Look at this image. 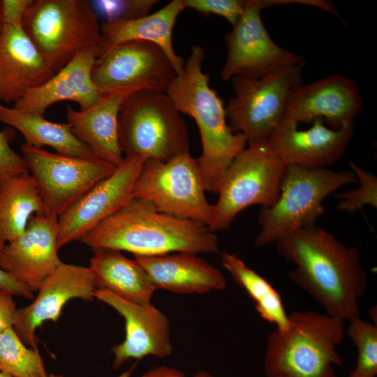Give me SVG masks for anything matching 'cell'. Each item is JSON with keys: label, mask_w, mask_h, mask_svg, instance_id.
<instances>
[{"label": "cell", "mask_w": 377, "mask_h": 377, "mask_svg": "<svg viewBox=\"0 0 377 377\" xmlns=\"http://www.w3.org/2000/svg\"><path fill=\"white\" fill-rule=\"evenodd\" d=\"M6 244L0 239V256Z\"/></svg>", "instance_id": "obj_42"}, {"label": "cell", "mask_w": 377, "mask_h": 377, "mask_svg": "<svg viewBox=\"0 0 377 377\" xmlns=\"http://www.w3.org/2000/svg\"><path fill=\"white\" fill-rule=\"evenodd\" d=\"M3 29V22L2 13H1V0H0V40L1 38Z\"/></svg>", "instance_id": "obj_39"}, {"label": "cell", "mask_w": 377, "mask_h": 377, "mask_svg": "<svg viewBox=\"0 0 377 377\" xmlns=\"http://www.w3.org/2000/svg\"><path fill=\"white\" fill-rule=\"evenodd\" d=\"M0 288L7 290L15 296L29 300L34 299L33 291L1 269H0Z\"/></svg>", "instance_id": "obj_38"}, {"label": "cell", "mask_w": 377, "mask_h": 377, "mask_svg": "<svg viewBox=\"0 0 377 377\" xmlns=\"http://www.w3.org/2000/svg\"><path fill=\"white\" fill-rule=\"evenodd\" d=\"M21 150L42 197L45 213L58 217L117 168L97 156L83 158L53 153L26 143Z\"/></svg>", "instance_id": "obj_11"}, {"label": "cell", "mask_w": 377, "mask_h": 377, "mask_svg": "<svg viewBox=\"0 0 377 377\" xmlns=\"http://www.w3.org/2000/svg\"><path fill=\"white\" fill-rule=\"evenodd\" d=\"M197 158L190 152L167 161H146L133 196L150 202L158 212L207 225L212 221L213 205L205 197Z\"/></svg>", "instance_id": "obj_9"}, {"label": "cell", "mask_w": 377, "mask_h": 377, "mask_svg": "<svg viewBox=\"0 0 377 377\" xmlns=\"http://www.w3.org/2000/svg\"><path fill=\"white\" fill-rule=\"evenodd\" d=\"M0 371L13 377H47L37 349L28 347L13 327L0 331Z\"/></svg>", "instance_id": "obj_29"}, {"label": "cell", "mask_w": 377, "mask_h": 377, "mask_svg": "<svg viewBox=\"0 0 377 377\" xmlns=\"http://www.w3.org/2000/svg\"><path fill=\"white\" fill-rule=\"evenodd\" d=\"M22 27L55 73L78 52L98 49L101 42L97 15L86 0H31Z\"/></svg>", "instance_id": "obj_7"}, {"label": "cell", "mask_w": 377, "mask_h": 377, "mask_svg": "<svg viewBox=\"0 0 377 377\" xmlns=\"http://www.w3.org/2000/svg\"><path fill=\"white\" fill-rule=\"evenodd\" d=\"M133 256L147 272L156 290L177 294H201L221 290L227 286L222 272L198 254L178 252Z\"/></svg>", "instance_id": "obj_22"}, {"label": "cell", "mask_w": 377, "mask_h": 377, "mask_svg": "<svg viewBox=\"0 0 377 377\" xmlns=\"http://www.w3.org/2000/svg\"><path fill=\"white\" fill-rule=\"evenodd\" d=\"M349 167L355 175L360 186L357 188L336 195L341 200L337 209L341 212L354 213L357 211L363 212L364 207L367 205L376 208L377 177L354 162L350 161Z\"/></svg>", "instance_id": "obj_31"}, {"label": "cell", "mask_w": 377, "mask_h": 377, "mask_svg": "<svg viewBox=\"0 0 377 377\" xmlns=\"http://www.w3.org/2000/svg\"><path fill=\"white\" fill-rule=\"evenodd\" d=\"M176 75L164 51L144 40L110 47L96 58L91 68L92 81L103 95L141 90L165 93Z\"/></svg>", "instance_id": "obj_13"}, {"label": "cell", "mask_w": 377, "mask_h": 377, "mask_svg": "<svg viewBox=\"0 0 377 377\" xmlns=\"http://www.w3.org/2000/svg\"><path fill=\"white\" fill-rule=\"evenodd\" d=\"M205 57L202 47L193 46L184 72L175 76L165 93L180 113L195 121L202 147L198 162L204 187L217 193L226 170L247 141L230 128L223 102L202 71Z\"/></svg>", "instance_id": "obj_3"}, {"label": "cell", "mask_w": 377, "mask_h": 377, "mask_svg": "<svg viewBox=\"0 0 377 377\" xmlns=\"http://www.w3.org/2000/svg\"><path fill=\"white\" fill-rule=\"evenodd\" d=\"M55 73L22 24H3L0 40V101L15 103Z\"/></svg>", "instance_id": "obj_20"}, {"label": "cell", "mask_w": 377, "mask_h": 377, "mask_svg": "<svg viewBox=\"0 0 377 377\" xmlns=\"http://www.w3.org/2000/svg\"><path fill=\"white\" fill-rule=\"evenodd\" d=\"M118 122L124 157L167 161L189 152L186 124L165 92L141 90L128 95Z\"/></svg>", "instance_id": "obj_5"}, {"label": "cell", "mask_w": 377, "mask_h": 377, "mask_svg": "<svg viewBox=\"0 0 377 377\" xmlns=\"http://www.w3.org/2000/svg\"><path fill=\"white\" fill-rule=\"evenodd\" d=\"M362 109L357 84L349 77L334 74L294 87L283 117L299 124L319 119L333 129H340L353 124Z\"/></svg>", "instance_id": "obj_16"}, {"label": "cell", "mask_w": 377, "mask_h": 377, "mask_svg": "<svg viewBox=\"0 0 377 377\" xmlns=\"http://www.w3.org/2000/svg\"><path fill=\"white\" fill-rule=\"evenodd\" d=\"M96 289L89 267L62 262L43 283L33 302L17 309L13 328L27 346L38 350L37 329L45 321H57L71 300H93Z\"/></svg>", "instance_id": "obj_17"}, {"label": "cell", "mask_w": 377, "mask_h": 377, "mask_svg": "<svg viewBox=\"0 0 377 377\" xmlns=\"http://www.w3.org/2000/svg\"><path fill=\"white\" fill-rule=\"evenodd\" d=\"M0 121L19 131L29 145L40 148L49 146L57 153L68 156H96L89 147L73 134L68 123L49 121L43 114L10 108L0 103Z\"/></svg>", "instance_id": "obj_26"}, {"label": "cell", "mask_w": 377, "mask_h": 377, "mask_svg": "<svg viewBox=\"0 0 377 377\" xmlns=\"http://www.w3.org/2000/svg\"><path fill=\"white\" fill-rule=\"evenodd\" d=\"M286 166L267 141L247 144L220 184L210 230L214 232L228 230L237 215L249 206H272L279 198Z\"/></svg>", "instance_id": "obj_8"}, {"label": "cell", "mask_w": 377, "mask_h": 377, "mask_svg": "<svg viewBox=\"0 0 377 377\" xmlns=\"http://www.w3.org/2000/svg\"><path fill=\"white\" fill-rule=\"evenodd\" d=\"M140 377H215L207 371H199L192 376H186L179 369L167 365H159L150 368Z\"/></svg>", "instance_id": "obj_37"}, {"label": "cell", "mask_w": 377, "mask_h": 377, "mask_svg": "<svg viewBox=\"0 0 377 377\" xmlns=\"http://www.w3.org/2000/svg\"><path fill=\"white\" fill-rule=\"evenodd\" d=\"M0 377H13V376H11L10 375L6 374L0 371ZM47 377H64V376L61 374H55L51 373V374H49Z\"/></svg>", "instance_id": "obj_40"}, {"label": "cell", "mask_w": 377, "mask_h": 377, "mask_svg": "<svg viewBox=\"0 0 377 377\" xmlns=\"http://www.w3.org/2000/svg\"><path fill=\"white\" fill-rule=\"evenodd\" d=\"M221 263L255 303L260 316L274 324L276 330L285 332L289 325L287 314L280 293L264 277L250 268L236 254L221 253Z\"/></svg>", "instance_id": "obj_28"}, {"label": "cell", "mask_w": 377, "mask_h": 377, "mask_svg": "<svg viewBox=\"0 0 377 377\" xmlns=\"http://www.w3.org/2000/svg\"><path fill=\"white\" fill-rule=\"evenodd\" d=\"M307 129L283 117L267 138L274 154L286 165L305 168H327L345 153L354 134V124L333 129L315 120Z\"/></svg>", "instance_id": "obj_18"}, {"label": "cell", "mask_w": 377, "mask_h": 377, "mask_svg": "<svg viewBox=\"0 0 377 377\" xmlns=\"http://www.w3.org/2000/svg\"><path fill=\"white\" fill-rule=\"evenodd\" d=\"M94 297L114 309L124 320L125 338L110 350L114 369L132 360L147 356L165 358L172 355L169 320L151 302H135L103 289H96Z\"/></svg>", "instance_id": "obj_15"}, {"label": "cell", "mask_w": 377, "mask_h": 377, "mask_svg": "<svg viewBox=\"0 0 377 377\" xmlns=\"http://www.w3.org/2000/svg\"><path fill=\"white\" fill-rule=\"evenodd\" d=\"M11 138L8 131H0V187L8 179L29 172L23 157L11 148Z\"/></svg>", "instance_id": "obj_34"}, {"label": "cell", "mask_w": 377, "mask_h": 377, "mask_svg": "<svg viewBox=\"0 0 377 377\" xmlns=\"http://www.w3.org/2000/svg\"><path fill=\"white\" fill-rule=\"evenodd\" d=\"M78 242L92 250L124 251L133 256L220 253L218 237L207 225L160 212L135 198Z\"/></svg>", "instance_id": "obj_2"}, {"label": "cell", "mask_w": 377, "mask_h": 377, "mask_svg": "<svg viewBox=\"0 0 377 377\" xmlns=\"http://www.w3.org/2000/svg\"><path fill=\"white\" fill-rule=\"evenodd\" d=\"M57 239L58 216L47 213L33 215L24 233L6 244L0 269L31 291H38L62 263Z\"/></svg>", "instance_id": "obj_19"}, {"label": "cell", "mask_w": 377, "mask_h": 377, "mask_svg": "<svg viewBox=\"0 0 377 377\" xmlns=\"http://www.w3.org/2000/svg\"><path fill=\"white\" fill-rule=\"evenodd\" d=\"M31 2V0H2L3 24H22L24 14Z\"/></svg>", "instance_id": "obj_35"}, {"label": "cell", "mask_w": 377, "mask_h": 377, "mask_svg": "<svg viewBox=\"0 0 377 377\" xmlns=\"http://www.w3.org/2000/svg\"><path fill=\"white\" fill-rule=\"evenodd\" d=\"M13 295L0 288V331L13 327L17 308Z\"/></svg>", "instance_id": "obj_36"}, {"label": "cell", "mask_w": 377, "mask_h": 377, "mask_svg": "<svg viewBox=\"0 0 377 377\" xmlns=\"http://www.w3.org/2000/svg\"><path fill=\"white\" fill-rule=\"evenodd\" d=\"M145 159L124 157L115 171L104 179L58 217L57 246L79 241L133 198L135 182Z\"/></svg>", "instance_id": "obj_14"}, {"label": "cell", "mask_w": 377, "mask_h": 377, "mask_svg": "<svg viewBox=\"0 0 377 377\" xmlns=\"http://www.w3.org/2000/svg\"><path fill=\"white\" fill-rule=\"evenodd\" d=\"M185 9L182 0H173L152 14L135 19L106 21L101 24V42L98 57L117 45L144 40L159 46L169 58L177 75L184 70V61L172 45V31L177 17Z\"/></svg>", "instance_id": "obj_23"}, {"label": "cell", "mask_w": 377, "mask_h": 377, "mask_svg": "<svg viewBox=\"0 0 377 377\" xmlns=\"http://www.w3.org/2000/svg\"><path fill=\"white\" fill-rule=\"evenodd\" d=\"M357 182L351 170L287 165L278 200L272 206L261 208L255 246L276 243L290 232L315 225L325 213L324 200L341 187Z\"/></svg>", "instance_id": "obj_6"}, {"label": "cell", "mask_w": 377, "mask_h": 377, "mask_svg": "<svg viewBox=\"0 0 377 377\" xmlns=\"http://www.w3.org/2000/svg\"><path fill=\"white\" fill-rule=\"evenodd\" d=\"M283 332L267 339L264 370L267 377H337L342 365L337 347L344 337L345 321L314 311H295Z\"/></svg>", "instance_id": "obj_4"}, {"label": "cell", "mask_w": 377, "mask_h": 377, "mask_svg": "<svg viewBox=\"0 0 377 377\" xmlns=\"http://www.w3.org/2000/svg\"><path fill=\"white\" fill-rule=\"evenodd\" d=\"M278 254L295 265L290 279L306 291L326 314L350 320L359 316L360 300L368 279L357 249L346 246L316 225L290 232L276 242Z\"/></svg>", "instance_id": "obj_1"}, {"label": "cell", "mask_w": 377, "mask_h": 377, "mask_svg": "<svg viewBox=\"0 0 377 377\" xmlns=\"http://www.w3.org/2000/svg\"><path fill=\"white\" fill-rule=\"evenodd\" d=\"M44 213L42 197L29 172L8 179L0 187V239L5 244L14 241L33 215Z\"/></svg>", "instance_id": "obj_27"}, {"label": "cell", "mask_w": 377, "mask_h": 377, "mask_svg": "<svg viewBox=\"0 0 377 377\" xmlns=\"http://www.w3.org/2000/svg\"><path fill=\"white\" fill-rule=\"evenodd\" d=\"M97 57V47L82 50L45 82L15 102L13 108L44 114L49 106L61 101H74L80 110L92 106L103 96L91 78Z\"/></svg>", "instance_id": "obj_21"}, {"label": "cell", "mask_w": 377, "mask_h": 377, "mask_svg": "<svg viewBox=\"0 0 377 377\" xmlns=\"http://www.w3.org/2000/svg\"><path fill=\"white\" fill-rule=\"evenodd\" d=\"M292 3V0H246L242 15L225 36L227 57L221 71L223 80L237 76L259 78L289 66L304 64L301 56L272 39L260 16L264 8Z\"/></svg>", "instance_id": "obj_12"}, {"label": "cell", "mask_w": 377, "mask_h": 377, "mask_svg": "<svg viewBox=\"0 0 377 377\" xmlns=\"http://www.w3.org/2000/svg\"><path fill=\"white\" fill-rule=\"evenodd\" d=\"M185 8L193 9L205 15L225 18L233 26L242 15L246 0H182Z\"/></svg>", "instance_id": "obj_32"}, {"label": "cell", "mask_w": 377, "mask_h": 377, "mask_svg": "<svg viewBox=\"0 0 377 377\" xmlns=\"http://www.w3.org/2000/svg\"><path fill=\"white\" fill-rule=\"evenodd\" d=\"M347 334L357 349L355 366L348 377H376L377 325L357 316L349 320Z\"/></svg>", "instance_id": "obj_30"}, {"label": "cell", "mask_w": 377, "mask_h": 377, "mask_svg": "<svg viewBox=\"0 0 377 377\" xmlns=\"http://www.w3.org/2000/svg\"><path fill=\"white\" fill-rule=\"evenodd\" d=\"M304 64L289 66L259 78L234 77V96L225 108L228 125L247 144L266 141L283 119L291 91L302 83Z\"/></svg>", "instance_id": "obj_10"}, {"label": "cell", "mask_w": 377, "mask_h": 377, "mask_svg": "<svg viewBox=\"0 0 377 377\" xmlns=\"http://www.w3.org/2000/svg\"><path fill=\"white\" fill-rule=\"evenodd\" d=\"M133 370V367L126 370V371H123L121 374H120L117 377H130L131 374H132V371Z\"/></svg>", "instance_id": "obj_41"}, {"label": "cell", "mask_w": 377, "mask_h": 377, "mask_svg": "<svg viewBox=\"0 0 377 377\" xmlns=\"http://www.w3.org/2000/svg\"><path fill=\"white\" fill-rule=\"evenodd\" d=\"M128 95L124 93L103 95L85 110H75L72 106H67L68 124L73 134L96 156L117 167L124 159L119 140V113Z\"/></svg>", "instance_id": "obj_24"}, {"label": "cell", "mask_w": 377, "mask_h": 377, "mask_svg": "<svg viewBox=\"0 0 377 377\" xmlns=\"http://www.w3.org/2000/svg\"><path fill=\"white\" fill-rule=\"evenodd\" d=\"M158 2L156 0L98 1L96 5L107 15V21H112L145 16Z\"/></svg>", "instance_id": "obj_33"}, {"label": "cell", "mask_w": 377, "mask_h": 377, "mask_svg": "<svg viewBox=\"0 0 377 377\" xmlns=\"http://www.w3.org/2000/svg\"><path fill=\"white\" fill-rule=\"evenodd\" d=\"M93 251L89 267L96 289L107 290L135 302H151L156 288L136 260L117 250L99 249Z\"/></svg>", "instance_id": "obj_25"}]
</instances>
